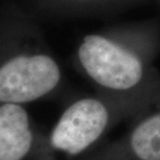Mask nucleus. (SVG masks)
<instances>
[{
  "label": "nucleus",
  "mask_w": 160,
  "mask_h": 160,
  "mask_svg": "<svg viewBox=\"0 0 160 160\" xmlns=\"http://www.w3.org/2000/svg\"><path fill=\"white\" fill-rule=\"evenodd\" d=\"M131 147L142 160H160V114L141 123L132 133Z\"/></svg>",
  "instance_id": "39448f33"
},
{
  "label": "nucleus",
  "mask_w": 160,
  "mask_h": 160,
  "mask_svg": "<svg viewBox=\"0 0 160 160\" xmlns=\"http://www.w3.org/2000/svg\"><path fill=\"white\" fill-rule=\"evenodd\" d=\"M20 24L12 6L0 8V103L36 100L52 92L61 80L53 57L23 46Z\"/></svg>",
  "instance_id": "f257e3e1"
},
{
  "label": "nucleus",
  "mask_w": 160,
  "mask_h": 160,
  "mask_svg": "<svg viewBox=\"0 0 160 160\" xmlns=\"http://www.w3.org/2000/svg\"><path fill=\"white\" fill-rule=\"evenodd\" d=\"M108 113L96 99L85 98L66 108L51 135L54 148L77 155L100 137L108 124Z\"/></svg>",
  "instance_id": "7ed1b4c3"
},
{
  "label": "nucleus",
  "mask_w": 160,
  "mask_h": 160,
  "mask_svg": "<svg viewBox=\"0 0 160 160\" xmlns=\"http://www.w3.org/2000/svg\"><path fill=\"white\" fill-rule=\"evenodd\" d=\"M32 141L25 108L17 103H0V160H22Z\"/></svg>",
  "instance_id": "20e7f679"
},
{
  "label": "nucleus",
  "mask_w": 160,
  "mask_h": 160,
  "mask_svg": "<svg viewBox=\"0 0 160 160\" xmlns=\"http://www.w3.org/2000/svg\"><path fill=\"white\" fill-rule=\"evenodd\" d=\"M78 56L87 73L107 88L126 90L142 79V64L138 58L104 37L86 36Z\"/></svg>",
  "instance_id": "f03ea898"
}]
</instances>
